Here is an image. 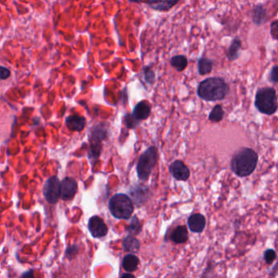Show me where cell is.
<instances>
[{
	"label": "cell",
	"instance_id": "obj_10",
	"mask_svg": "<svg viewBox=\"0 0 278 278\" xmlns=\"http://www.w3.org/2000/svg\"><path fill=\"white\" fill-rule=\"evenodd\" d=\"M180 0H144L146 3L152 10L157 12H169L178 3Z\"/></svg>",
	"mask_w": 278,
	"mask_h": 278
},
{
	"label": "cell",
	"instance_id": "obj_15",
	"mask_svg": "<svg viewBox=\"0 0 278 278\" xmlns=\"http://www.w3.org/2000/svg\"><path fill=\"white\" fill-rule=\"evenodd\" d=\"M151 113V107L146 101H141L134 107L133 111V117L139 122L148 118Z\"/></svg>",
	"mask_w": 278,
	"mask_h": 278
},
{
	"label": "cell",
	"instance_id": "obj_26",
	"mask_svg": "<svg viewBox=\"0 0 278 278\" xmlns=\"http://www.w3.org/2000/svg\"><path fill=\"white\" fill-rule=\"evenodd\" d=\"M79 251V246L77 245H72V246H68L66 251H65V257L69 260H72L77 256V253Z\"/></svg>",
	"mask_w": 278,
	"mask_h": 278
},
{
	"label": "cell",
	"instance_id": "obj_5",
	"mask_svg": "<svg viewBox=\"0 0 278 278\" xmlns=\"http://www.w3.org/2000/svg\"><path fill=\"white\" fill-rule=\"evenodd\" d=\"M157 151L156 147H150L139 157L137 164L138 176L142 181H147L152 174V169L157 163Z\"/></svg>",
	"mask_w": 278,
	"mask_h": 278
},
{
	"label": "cell",
	"instance_id": "obj_3",
	"mask_svg": "<svg viewBox=\"0 0 278 278\" xmlns=\"http://www.w3.org/2000/svg\"><path fill=\"white\" fill-rule=\"evenodd\" d=\"M255 105L259 112L263 114H274L278 107L275 89L270 87H263L259 89L256 92Z\"/></svg>",
	"mask_w": 278,
	"mask_h": 278
},
{
	"label": "cell",
	"instance_id": "obj_27",
	"mask_svg": "<svg viewBox=\"0 0 278 278\" xmlns=\"http://www.w3.org/2000/svg\"><path fill=\"white\" fill-rule=\"evenodd\" d=\"M270 35L273 39L278 41V20H274L271 23Z\"/></svg>",
	"mask_w": 278,
	"mask_h": 278
},
{
	"label": "cell",
	"instance_id": "obj_8",
	"mask_svg": "<svg viewBox=\"0 0 278 278\" xmlns=\"http://www.w3.org/2000/svg\"><path fill=\"white\" fill-rule=\"evenodd\" d=\"M77 183L72 177H65L60 183V198L65 201L74 198L77 192Z\"/></svg>",
	"mask_w": 278,
	"mask_h": 278
},
{
	"label": "cell",
	"instance_id": "obj_23",
	"mask_svg": "<svg viewBox=\"0 0 278 278\" xmlns=\"http://www.w3.org/2000/svg\"><path fill=\"white\" fill-rule=\"evenodd\" d=\"M142 230V225L137 216H134L132 220L131 223L129 225V228H127V232L129 233V235L135 236Z\"/></svg>",
	"mask_w": 278,
	"mask_h": 278
},
{
	"label": "cell",
	"instance_id": "obj_33",
	"mask_svg": "<svg viewBox=\"0 0 278 278\" xmlns=\"http://www.w3.org/2000/svg\"><path fill=\"white\" fill-rule=\"evenodd\" d=\"M121 278H135V276L134 274H132V273H125L123 274V275L121 277Z\"/></svg>",
	"mask_w": 278,
	"mask_h": 278
},
{
	"label": "cell",
	"instance_id": "obj_20",
	"mask_svg": "<svg viewBox=\"0 0 278 278\" xmlns=\"http://www.w3.org/2000/svg\"><path fill=\"white\" fill-rule=\"evenodd\" d=\"M132 197H134V203L139 206L142 205L148 199V189L147 187H137L134 191L130 193Z\"/></svg>",
	"mask_w": 278,
	"mask_h": 278
},
{
	"label": "cell",
	"instance_id": "obj_9",
	"mask_svg": "<svg viewBox=\"0 0 278 278\" xmlns=\"http://www.w3.org/2000/svg\"><path fill=\"white\" fill-rule=\"evenodd\" d=\"M169 171L172 176L178 181H187L190 177L191 173L187 165L181 160H176L170 165Z\"/></svg>",
	"mask_w": 278,
	"mask_h": 278
},
{
	"label": "cell",
	"instance_id": "obj_28",
	"mask_svg": "<svg viewBox=\"0 0 278 278\" xmlns=\"http://www.w3.org/2000/svg\"><path fill=\"white\" fill-rule=\"evenodd\" d=\"M125 123H126L128 128H135L139 124V122L138 120L135 119L133 115H127L125 117Z\"/></svg>",
	"mask_w": 278,
	"mask_h": 278
},
{
	"label": "cell",
	"instance_id": "obj_6",
	"mask_svg": "<svg viewBox=\"0 0 278 278\" xmlns=\"http://www.w3.org/2000/svg\"><path fill=\"white\" fill-rule=\"evenodd\" d=\"M60 182L58 176H52L45 181L43 195L48 203L55 204L60 198Z\"/></svg>",
	"mask_w": 278,
	"mask_h": 278
},
{
	"label": "cell",
	"instance_id": "obj_4",
	"mask_svg": "<svg viewBox=\"0 0 278 278\" xmlns=\"http://www.w3.org/2000/svg\"><path fill=\"white\" fill-rule=\"evenodd\" d=\"M108 206L112 216L119 220H128L134 212L133 202L126 194H115L110 199Z\"/></svg>",
	"mask_w": 278,
	"mask_h": 278
},
{
	"label": "cell",
	"instance_id": "obj_24",
	"mask_svg": "<svg viewBox=\"0 0 278 278\" xmlns=\"http://www.w3.org/2000/svg\"><path fill=\"white\" fill-rule=\"evenodd\" d=\"M224 111L221 105H216L209 114L208 119L212 122H220L223 119Z\"/></svg>",
	"mask_w": 278,
	"mask_h": 278
},
{
	"label": "cell",
	"instance_id": "obj_18",
	"mask_svg": "<svg viewBox=\"0 0 278 278\" xmlns=\"http://www.w3.org/2000/svg\"><path fill=\"white\" fill-rule=\"evenodd\" d=\"M139 258L134 254H128L122 261V267L127 273H133L139 267Z\"/></svg>",
	"mask_w": 278,
	"mask_h": 278
},
{
	"label": "cell",
	"instance_id": "obj_12",
	"mask_svg": "<svg viewBox=\"0 0 278 278\" xmlns=\"http://www.w3.org/2000/svg\"><path fill=\"white\" fill-rule=\"evenodd\" d=\"M188 227L190 230L193 233L200 234L205 228L206 226V218L202 214H193L188 219Z\"/></svg>",
	"mask_w": 278,
	"mask_h": 278
},
{
	"label": "cell",
	"instance_id": "obj_2",
	"mask_svg": "<svg viewBox=\"0 0 278 278\" xmlns=\"http://www.w3.org/2000/svg\"><path fill=\"white\" fill-rule=\"evenodd\" d=\"M228 91L229 87L223 78L210 77L199 84L197 93L202 100L216 101L225 99Z\"/></svg>",
	"mask_w": 278,
	"mask_h": 278
},
{
	"label": "cell",
	"instance_id": "obj_17",
	"mask_svg": "<svg viewBox=\"0 0 278 278\" xmlns=\"http://www.w3.org/2000/svg\"><path fill=\"white\" fill-rule=\"evenodd\" d=\"M122 246L125 252L130 254L138 253L140 249V242L135 237L128 235L122 242Z\"/></svg>",
	"mask_w": 278,
	"mask_h": 278
},
{
	"label": "cell",
	"instance_id": "obj_32",
	"mask_svg": "<svg viewBox=\"0 0 278 278\" xmlns=\"http://www.w3.org/2000/svg\"><path fill=\"white\" fill-rule=\"evenodd\" d=\"M21 278H35V271H34V269L26 271L25 273H23L22 275H21Z\"/></svg>",
	"mask_w": 278,
	"mask_h": 278
},
{
	"label": "cell",
	"instance_id": "obj_13",
	"mask_svg": "<svg viewBox=\"0 0 278 278\" xmlns=\"http://www.w3.org/2000/svg\"><path fill=\"white\" fill-rule=\"evenodd\" d=\"M251 20L256 25H262L268 20V13L263 4H256L251 9Z\"/></svg>",
	"mask_w": 278,
	"mask_h": 278
},
{
	"label": "cell",
	"instance_id": "obj_25",
	"mask_svg": "<svg viewBox=\"0 0 278 278\" xmlns=\"http://www.w3.org/2000/svg\"><path fill=\"white\" fill-rule=\"evenodd\" d=\"M277 259V253L273 249H267L263 253V260L267 264H271Z\"/></svg>",
	"mask_w": 278,
	"mask_h": 278
},
{
	"label": "cell",
	"instance_id": "obj_16",
	"mask_svg": "<svg viewBox=\"0 0 278 278\" xmlns=\"http://www.w3.org/2000/svg\"><path fill=\"white\" fill-rule=\"evenodd\" d=\"M189 238L187 226H177L172 233L171 240L176 244H184L187 243Z\"/></svg>",
	"mask_w": 278,
	"mask_h": 278
},
{
	"label": "cell",
	"instance_id": "obj_31",
	"mask_svg": "<svg viewBox=\"0 0 278 278\" xmlns=\"http://www.w3.org/2000/svg\"><path fill=\"white\" fill-rule=\"evenodd\" d=\"M269 79L271 82H275V83L278 82V66H274L272 69L270 75H269Z\"/></svg>",
	"mask_w": 278,
	"mask_h": 278
},
{
	"label": "cell",
	"instance_id": "obj_30",
	"mask_svg": "<svg viewBox=\"0 0 278 278\" xmlns=\"http://www.w3.org/2000/svg\"><path fill=\"white\" fill-rule=\"evenodd\" d=\"M11 76L10 70L8 68L3 67L0 65V81L8 79Z\"/></svg>",
	"mask_w": 278,
	"mask_h": 278
},
{
	"label": "cell",
	"instance_id": "obj_21",
	"mask_svg": "<svg viewBox=\"0 0 278 278\" xmlns=\"http://www.w3.org/2000/svg\"><path fill=\"white\" fill-rule=\"evenodd\" d=\"M170 65H171L176 71L181 72V71L186 70L187 66H188V60H187V58L186 57L185 55H175L174 57L171 58V60H170Z\"/></svg>",
	"mask_w": 278,
	"mask_h": 278
},
{
	"label": "cell",
	"instance_id": "obj_11",
	"mask_svg": "<svg viewBox=\"0 0 278 278\" xmlns=\"http://www.w3.org/2000/svg\"><path fill=\"white\" fill-rule=\"evenodd\" d=\"M108 127L106 123H100L95 125L89 134V142L90 143H101L107 137Z\"/></svg>",
	"mask_w": 278,
	"mask_h": 278
},
{
	"label": "cell",
	"instance_id": "obj_14",
	"mask_svg": "<svg viewBox=\"0 0 278 278\" xmlns=\"http://www.w3.org/2000/svg\"><path fill=\"white\" fill-rule=\"evenodd\" d=\"M66 126L72 131L81 132L84 129L87 121L84 117L79 115H72L66 118L65 121Z\"/></svg>",
	"mask_w": 278,
	"mask_h": 278
},
{
	"label": "cell",
	"instance_id": "obj_29",
	"mask_svg": "<svg viewBox=\"0 0 278 278\" xmlns=\"http://www.w3.org/2000/svg\"><path fill=\"white\" fill-rule=\"evenodd\" d=\"M145 79L149 83H152L155 80V72L150 67L144 68Z\"/></svg>",
	"mask_w": 278,
	"mask_h": 278
},
{
	"label": "cell",
	"instance_id": "obj_22",
	"mask_svg": "<svg viewBox=\"0 0 278 278\" xmlns=\"http://www.w3.org/2000/svg\"><path fill=\"white\" fill-rule=\"evenodd\" d=\"M198 67H199V73L200 75L208 74L211 72L213 68V63L211 60L205 57H202L198 61Z\"/></svg>",
	"mask_w": 278,
	"mask_h": 278
},
{
	"label": "cell",
	"instance_id": "obj_19",
	"mask_svg": "<svg viewBox=\"0 0 278 278\" xmlns=\"http://www.w3.org/2000/svg\"><path fill=\"white\" fill-rule=\"evenodd\" d=\"M242 48V41L239 39V37H235L229 47H228V50H227V58L228 60L230 61H234L239 59V55H240V51Z\"/></svg>",
	"mask_w": 278,
	"mask_h": 278
},
{
	"label": "cell",
	"instance_id": "obj_1",
	"mask_svg": "<svg viewBox=\"0 0 278 278\" xmlns=\"http://www.w3.org/2000/svg\"><path fill=\"white\" fill-rule=\"evenodd\" d=\"M258 163V155L250 148H242L234 155L231 169L237 176L244 177L251 175Z\"/></svg>",
	"mask_w": 278,
	"mask_h": 278
},
{
	"label": "cell",
	"instance_id": "obj_7",
	"mask_svg": "<svg viewBox=\"0 0 278 278\" xmlns=\"http://www.w3.org/2000/svg\"><path fill=\"white\" fill-rule=\"evenodd\" d=\"M88 229L91 236L95 239H102L108 233L107 225L101 217L92 216L88 221Z\"/></svg>",
	"mask_w": 278,
	"mask_h": 278
}]
</instances>
